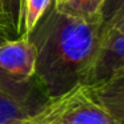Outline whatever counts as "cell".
Wrapping results in <instances>:
<instances>
[{"instance_id": "ba28073f", "label": "cell", "mask_w": 124, "mask_h": 124, "mask_svg": "<svg viewBox=\"0 0 124 124\" xmlns=\"http://www.w3.org/2000/svg\"><path fill=\"white\" fill-rule=\"evenodd\" d=\"M78 88V87H76ZM75 88V89H76ZM70 91L68 93L63 95L60 97H56V99H52L43 109H40L39 112L33 113L31 116H27V117H22L17 119V120L9 121L7 124H54L55 121L59 119V116L62 115L64 107L67 105L68 100L71 99L73 91Z\"/></svg>"}, {"instance_id": "7c38bea8", "label": "cell", "mask_w": 124, "mask_h": 124, "mask_svg": "<svg viewBox=\"0 0 124 124\" xmlns=\"http://www.w3.org/2000/svg\"><path fill=\"white\" fill-rule=\"evenodd\" d=\"M107 31H115V32H121V33H124V16L120 17L117 22L113 23V24L111 25V27L108 28ZM107 31H105V32H107ZM105 32H104V33H105Z\"/></svg>"}, {"instance_id": "3957f363", "label": "cell", "mask_w": 124, "mask_h": 124, "mask_svg": "<svg viewBox=\"0 0 124 124\" xmlns=\"http://www.w3.org/2000/svg\"><path fill=\"white\" fill-rule=\"evenodd\" d=\"M124 70V33L107 31L83 79V87H93Z\"/></svg>"}, {"instance_id": "8fae6325", "label": "cell", "mask_w": 124, "mask_h": 124, "mask_svg": "<svg viewBox=\"0 0 124 124\" xmlns=\"http://www.w3.org/2000/svg\"><path fill=\"white\" fill-rule=\"evenodd\" d=\"M101 35L120 17L124 16V0H104L100 9Z\"/></svg>"}, {"instance_id": "9c48e42d", "label": "cell", "mask_w": 124, "mask_h": 124, "mask_svg": "<svg viewBox=\"0 0 124 124\" xmlns=\"http://www.w3.org/2000/svg\"><path fill=\"white\" fill-rule=\"evenodd\" d=\"M52 3H54V0H23V9H22L23 36H28V33L35 28V25L44 16V14L52 6Z\"/></svg>"}, {"instance_id": "7a4b0ae2", "label": "cell", "mask_w": 124, "mask_h": 124, "mask_svg": "<svg viewBox=\"0 0 124 124\" xmlns=\"http://www.w3.org/2000/svg\"><path fill=\"white\" fill-rule=\"evenodd\" d=\"M51 100L36 76L16 81L0 75V124L33 115Z\"/></svg>"}, {"instance_id": "5b68a950", "label": "cell", "mask_w": 124, "mask_h": 124, "mask_svg": "<svg viewBox=\"0 0 124 124\" xmlns=\"http://www.w3.org/2000/svg\"><path fill=\"white\" fill-rule=\"evenodd\" d=\"M54 124H120L109 112L97 104L87 87L79 85L73 91L62 115Z\"/></svg>"}, {"instance_id": "6da1fadb", "label": "cell", "mask_w": 124, "mask_h": 124, "mask_svg": "<svg viewBox=\"0 0 124 124\" xmlns=\"http://www.w3.org/2000/svg\"><path fill=\"white\" fill-rule=\"evenodd\" d=\"M27 38L36 48L35 76L56 99L81 85L101 40V20L63 14L52 3Z\"/></svg>"}, {"instance_id": "52a82bcc", "label": "cell", "mask_w": 124, "mask_h": 124, "mask_svg": "<svg viewBox=\"0 0 124 124\" xmlns=\"http://www.w3.org/2000/svg\"><path fill=\"white\" fill-rule=\"evenodd\" d=\"M23 0H0V31L8 40L23 36Z\"/></svg>"}, {"instance_id": "8992f818", "label": "cell", "mask_w": 124, "mask_h": 124, "mask_svg": "<svg viewBox=\"0 0 124 124\" xmlns=\"http://www.w3.org/2000/svg\"><path fill=\"white\" fill-rule=\"evenodd\" d=\"M87 89L97 104L109 112L120 124H124V70L97 85L87 87Z\"/></svg>"}, {"instance_id": "5bb4252c", "label": "cell", "mask_w": 124, "mask_h": 124, "mask_svg": "<svg viewBox=\"0 0 124 124\" xmlns=\"http://www.w3.org/2000/svg\"><path fill=\"white\" fill-rule=\"evenodd\" d=\"M64 0H54V4H60V3H63Z\"/></svg>"}, {"instance_id": "4fadbf2b", "label": "cell", "mask_w": 124, "mask_h": 124, "mask_svg": "<svg viewBox=\"0 0 124 124\" xmlns=\"http://www.w3.org/2000/svg\"><path fill=\"white\" fill-rule=\"evenodd\" d=\"M4 40H8V39H7L6 36L3 35V32H1V31H0V41H4Z\"/></svg>"}, {"instance_id": "277c9868", "label": "cell", "mask_w": 124, "mask_h": 124, "mask_svg": "<svg viewBox=\"0 0 124 124\" xmlns=\"http://www.w3.org/2000/svg\"><path fill=\"white\" fill-rule=\"evenodd\" d=\"M36 48L27 36L0 41V75L16 81L35 78Z\"/></svg>"}, {"instance_id": "30bf717a", "label": "cell", "mask_w": 124, "mask_h": 124, "mask_svg": "<svg viewBox=\"0 0 124 124\" xmlns=\"http://www.w3.org/2000/svg\"><path fill=\"white\" fill-rule=\"evenodd\" d=\"M104 0H64L54 4L57 11L76 17H93L100 14Z\"/></svg>"}]
</instances>
